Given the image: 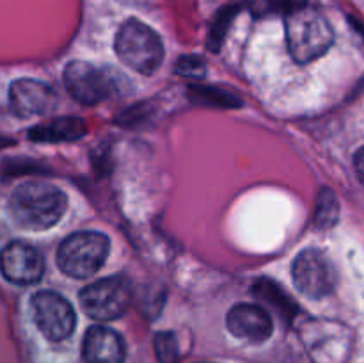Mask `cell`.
<instances>
[{"instance_id": "obj_8", "label": "cell", "mask_w": 364, "mask_h": 363, "mask_svg": "<svg viewBox=\"0 0 364 363\" xmlns=\"http://www.w3.org/2000/svg\"><path fill=\"white\" fill-rule=\"evenodd\" d=\"M32 315L38 330L48 340H66L75 330L73 306L60 294L52 290H43L34 294L31 301Z\"/></svg>"}, {"instance_id": "obj_10", "label": "cell", "mask_w": 364, "mask_h": 363, "mask_svg": "<svg viewBox=\"0 0 364 363\" xmlns=\"http://www.w3.org/2000/svg\"><path fill=\"white\" fill-rule=\"evenodd\" d=\"M2 273L11 283L32 285L41 280L45 263L38 249L27 242L14 241L2 251Z\"/></svg>"}, {"instance_id": "obj_18", "label": "cell", "mask_w": 364, "mask_h": 363, "mask_svg": "<svg viewBox=\"0 0 364 363\" xmlns=\"http://www.w3.org/2000/svg\"><path fill=\"white\" fill-rule=\"evenodd\" d=\"M255 292L258 294V298H262L265 302H277L279 301V313H294V306H291V301L287 298V294L281 292V288L277 285H274L272 281H262V283L255 285Z\"/></svg>"}, {"instance_id": "obj_16", "label": "cell", "mask_w": 364, "mask_h": 363, "mask_svg": "<svg viewBox=\"0 0 364 363\" xmlns=\"http://www.w3.org/2000/svg\"><path fill=\"white\" fill-rule=\"evenodd\" d=\"M155 354L160 363L180 362V345L171 331H162L155 335Z\"/></svg>"}, {"instance_id": "obj_1", "label": "cell", "mask_w": 364, "mask_h": 363, "mask_svg": "<svg viewBox=\"0 0 364 363\" xmlns=\"http://www.w3.org/2000/svg\"><path fill=\"white\" fill-rule=\"evenodd\" d=\"M11 219L28 231H43L60 221L68 209V198L59 187L46 182H23L7 201Z\"/></svg>"}, {"instance_id": "obj_9", "label": "cell", "mask_w": 364, "mask_h": 363, "mask_svg": "<svg viewBox=\"0 0 364 363\" xmlns=\"http://www.w3.org/2000/svg\"><path fill=\"white\" fill-rule=\"evenodd\" d=\"M9 105L20 117L45 116L57 107V93L41 80L20 78L11 84Z\"/></svg>"}, {"instance_id": "obj_3", "label": "cell", "mask_w": 364, "mask_h": 363, "mask_svg": "<svg viewBox=\"0 0 364 363\" xmlns=\"http://www.w3.org/2000/svg\"><path fill=\"white\" fill-rule=\"evenodd\" d=\"M117 57L132 70L142 75L155 73L164 60V45L160 36L142 21H124L116 36Z\"/></svg>"}, {"instance_id": "obj_13", "label": "cell", "mask_w": 364, "mask_h": 363, "mask_svg": "<svg viewBox=\"0 0 364 363\" xmlns=\"http://www.w3.org/2000/svg\"><path fill=\"white\" fill-rule=\"evenodd\" d=\"M85 134H87V125L84 120L64 116L34 127L28 132V137L36 142H64L77 141Z\"/></svg>"}, {"instance_id": "obj_4", "label": "cell", "mask_w": 364, "mask_h": 363, "mask_svg": "<svg viewBox=\"0 0 364 363\" xmlns=\"http://www.w3.org/2000/svg\"><path fill=\"white\" fill-rule=\"evenodd\" d=\"M110 242L98 231H77L63 241L57 251L60 270L73 278H89L98 273L109 256Z\"/></svg>"}, {"instance_id": "obj_5", "label": "cell", "mask_w": 364, "mask_h": 363, "mask_svg": "<svg viewBox=\"0 0 364 363\" xmlns=\"http://www.w3.org/2000/svg\"><path fill=\"white\" fill-rule=\"evenodd\" d=\"M68 93L82 105H96L116 93V75L109 68H98L85 60H73L64 70Z\"/></svg>"}, {"instance_id": "obj_6", "label": "cell", "mask_w": 364, "mask_h": 363, "mask_svg": "<svg viewBox=\"0 0 364 363\" xmlns=\"http://www.w3.org/2000/svg\"><path fill=\"white\" fill-rule=\"evenodd\" d=\"M295 287L309 299H322L334 290L338 281L334 263L322 249H304L291 267Z\"/></svg>"}, {"instance_id": "obj_19", "label": "cell", "mask_w": 364, "mask_h": 363, "mask_svg": "<svg viewBox=\"0 0 364 363\" xmlns=\"http://www.w3.org/2000/svg\"><path fill=\"white\" fill-rule=\"evenodd\" d=\"M176 71L183 77L201 78L205 77V60L198 56L181 57L176 64Z\"/></svg>"}, {"instance_id": "obj_2", "label": "cell", "mask_w": 364, "mask_h": 363, "mask_svg": "<svg viewBox=\"0 0 364 363\" xmlns=\"http://www.w3.org/2000/svg\"><path fill=\"white\" fill-rule=\"evenodd\" d=\"M287 41L291 57L297 63L308 64L322 57L334 41V32L320 11L308 4L284 16Z\"/></svg>"}, {"instance_id": "obj_15", "label": "cell", "mask_w": 364, "mask_h": 363, "mask_svg": "<svg viewBox=\"0 0 364 363\" xmlns=\"http://www.w3.org/2000/svg\"><path fill=\"white\" fill-rule=\"evenodd\" d=\"M306 0H252L251 11L256 16H269V14H290L291 11L306 6Z\"/></svg>"}, {"instance_id": "obj_14", "label": "cell", "mask_w": 364, "mask_h": 363, "mask_svg": "<svg viewBox=\"0 0 364 363\" xmlns=\"http://www.w3.org/2000/svg\"><path fill=\"white\" fill-rule=\"evenodd\" d=\"M338 216H340V206H338L336 198H334V192L326 189V191H322V194L318 198L315 223L320 228H331L338 221Z\"/></svg>"}, {"instance_id": "obj_17", "label": "cell", "mask_w": 364, "mask_h": 363, "mask_svg": "<svg viewBox=\"0 0 364 363\" xmlns=\"http://www.w3.org/2000/svg\"><path fill=\"white\" fill-rule=\"evenodd\" d=\"M238 7H226V9L220 11L219 14L215 16V21L212 25V31H210V38H208V46L210 50L217 52L220 48L224 41V36H226L228 28H230V23L233 21L235 14H237Z\"/></svg>"}, {"instance_id": "obj_11", "label": "cell", "mask_w": 364, "mask_h": 363, "mask_svg": "<svg viewBox=\"0 0 364 363\" xmlns=\"http://www.w3.org/2000/svg\"><path fill=\"white\" fill-rule=\"evenodd\" d=\"M226 326L233 337L259 344L272 335V319L262 306L251 302L235 305L226 315Z\"/></svg>"}, {"instance_id": "obj_12", "label": "cell", "mask_w": 364, "mask_h": 363, "mask_svg": "<svg viewBox=\"0 0 364 363\" xmlns=\"http://www.w3.org/2000/svg\"><path fill=\"white\" fill-rule=\"evenodd\" d=\"M82 354L85 363H124L127 358L123 338L105 326L89 327Z\"/></svg>"}, {"instance_id": "obj_20", "label": "cell", "mask_w": 364, "mask_h": 363, "mask_svg": "<svg viewBox=\"0 0 364 363\" xmlns=\"http://www.w3.org/2000/svg\"><path fill=\"white\" fill-rule=\"evenodd\" d=\"M354 166H355V173H358V178L364 184V146L358 153H355Z\"/></svg>"}, {"instance_id": "obj_7", "label": "cell", "mask_w": 364, "mask_h": 363, "mask_svg": "<svg viewBox=\"0 0 364 363\" xmlns=\"http://www.w3.org/2000/svg\"><path fill=\"white\" fill-rule=\"evenodd\" d=\"M130 302V283L121 276L95 281L80 292L82 308L95 320L117 319L127 312Z\"/></svg>"}]
</instances>
